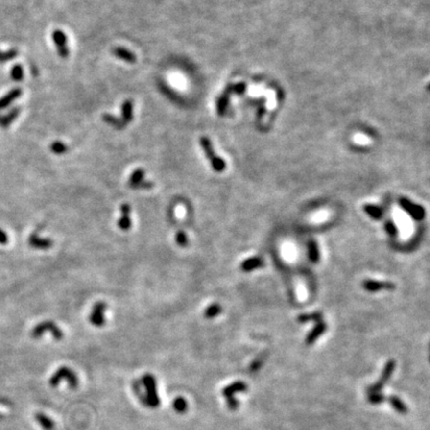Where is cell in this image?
<instances>
[{
	"instance_id": "cell-1",
	"label": "cell",
	"mask_w": 430,
	"mask_h": 430,
	"mask_svg": "<svg viewBox=\"0 0 430 430\" xmlns=\"http://www.w3.org/2000/svg\"><path fill=\"white\" fill-rule=\"evenodd\" d=\"M141 382L145 389L143 405L150 408H158L161 406V398L158 393L156 378L150 374H145Z\"/></svg>"
},
{
	"instance_id": "cell-2",
	"label": "cell",
	"mask_w": 430,
	"mask_h": 430,
	"mask_svg": "<svg viewBox=\"0 0 430 430\" xmlns=\"http://www.w3.org/2000/svg\"><path fill=\"white\" fill-rule=\"evenodd\" d=\"M200 145L204 151L205 157L207 158V160L211 165L212 169L216 172L224 171L226 168V164L224 160L218 157L216 155V152L214 151L211 141L206 137H202L200 138Z\"/></svg>"
},
{
	"instance_id": "cell-3",
	"label": "cell",
	"mask_w": 430,
	"mask_h": 430,
	"mask_svg": "<svg viewBox=\"0 0 430 430\" xmlns=\"http://www.w3.org/2000/svg\"><path fill=\"white\" fill-rule=\"evenodd\" d=\"M67 381L69 386L71 388H76L79 384V379L76 375V373L71 370L70 367L63 365L59 367L58 370L53 374V376L49 380V383L51 386L56 387L59 385V383L62 381Z\"/></svg>"
},
{
	"instance_id": "cell-4",
	"label": "cell",
	"mask_w": 430,
	"mask_h": 430,
	"mask_svg": "<svg viewBox=\"0 0 430 430\" xmlns=\"http://www.w3.org/2000/svg\"><path fill=\"white\" fill-rule=\"evenodd\" d=\"M46 332L51 333L52 336L57 341L62 340L64 337L63 331L58 327L57 324H55L52 321H44L37 324L31 331V336L33 339H40Z\"/></svg>"
},
{
	"instance_id": "cell-5",
	"label": "cell",
	"mask_w": 430,
	"mask_h": 430,
	"mask_svg": "<svg viewBox=\"0 0 430 430\" xmlns=\"http://www.w3.org/2000/svg\"><path fill=\"white\" fill-rule=\"evenodd\" d=\"M247 388H248V386L246 383H245L244 382L238 381V382H235L225 386L222 389V394L226 398L227 406L230 410H236L239 406V402L234 397V394L237 392L246 391Z\"/></svg>"
},
{
	"instance_id": "cell-6",
	"label": "cell",
	"mask_w": 430,
	"mask_h": 430,
	"mask_svg": "<svg viewBox=\"0 0 430 430\" xmlns=\"http://www.w3.org/2000/svg\"><path fill=\"white\" fill-rule=\"evenodd\" d=\"M394 368H395V360H393V359H389V360L385 363V365H384V367H383V371H382V376H381L380 380H379L376 383H374V384H372V385L368 386V387L366 388V391H367L368 393L380 392V391L383 388V386L385 385L386 382L391 378V376H392V374H393V372H394Z\"/></svg>"
},
{
	"instance_id": "cell-7",
	"label": "cell",
	"mask_w": 430,
	"mask_h": 430,
	"mask_svg": "<svg viewBox=\"0 0 430 430\" xmlns=\"http://www.w3.org/2000/svg\"><path fill=\"white\" fill-rule=\"evenodd\" d=\"M107 308H108L107 304L103 301H99L95 303L93 308H92V312L89 316L90 323L97 328H102L103 326H105L107 322L106 321Z\"/></svg>"
},
{
	"instance_id": "cell-8",
	"label": "cell",
	"mask_w": 430,
	"mask_h": 430,
	"mask_svg": "<svg viewBox=\"0 0 430 430\" xmlns=\"http://www.w3.org/2000/svg\"><path fill=\"white\" fill-rule=\"evenodd\" d=\"M128 184L133 190H150L153 188V182L145 179V171L143 168H138L133 171Z\"/></svg>"
},
{
	"instance_id": "cell-9",
	"label": "cell",
	"mask_w": 430,
	"mask_h": 430,
	"mask_svg": "<svg viewBox=\"0 0 430 430\" xmlns=\"http://www.w3.org/2000/svg\"><path fill=\"white\" fill-rule=\"evenodd\" d=\"M52 39L54 41V44L56 45L57 52L61 58H67L69 56V49H68V41L66 34L60 29H56L53 31Z\"/></svg>"
},
{
	"instance_id": "cell-10",
	"label": "cell",
	"mask_w": 430,
	"mask_h": 430,
	"mask_svg": "<svg viewBox=\"0 0 430 430\" xmlns=\"http://www.w3.org/2000/svg\"><path fill=\"white\" fill-rule=\"evenodd\" d=\"M399 204H401L404 210H406L413 219L419 221L425 217V210L421 205L415 204L406 197H402L399 199Z\"/></svg>"
},
{
	"instance_id": "cell-11",
	"label": "cell",
	"mask_w": 430,
	"mask_h": 430,
	"mask_svg": "<svg viewBox=\"0 0 430 430\" xmlns=\"http://www.w3.org/2000/svg\"><path fill=\"white\" fill-rule=\"evenodd\" d=\"M132 207L129 203L120 205V215L118 220V227L122 231H128L132 227Z\"/></svg>"
},
{
	"instance_id": "cell-12",
	"label": "cell",
	"mask_w": 430,
	"mask_h": 430,
	"mask_svg": "<svg viewBox=\"0 0 430 430\" xmlns=\"http://www.w3.org/2000/svg\"><path fill=\"white\" fill-rule=\"evenodd\" d=\"M28 243L30 246L34 249H40V250H48L53 247L54 242L50 238H42L38 234L34 233L31 234L28 239Z\"/></svg>"
},
{
	"instance_id": "cell-13",
	"label": "cell",
	"mask_w": 430,
	"mask_h": 430,
	"mask_svg": "<svg viewBox=\"0 0 430 430\" xmlns=\"http://www.w3.org/2000/svg\"><path fill=\"white\" fill-rule=\"evenodd\" d=\"M362 286L364 290L368 292H378L381 290H394L395 285L391 282H380V281H373V280H366L362 283Z\"/></svg>"
},
{
	"instance_id": "cell-14",
	"label": "cell",
	"mask_w": 430,
	"mask_h": 430,
	"mask_svg": "<svg viewBox=\"0 0 430 430\" xmlns=\"http://www.w3.org/2000/svg\"><path fill=\"white\" fill-rule=\"evenodd\" d=\"M327 330V325L321 321L318 322L317 325L313 328V330L309 333V334L307 335L306 337V344L307 345H313L319 337L326 332Z\"/></svg>"
},
{
	"instance_id": "cell-15",
	"label": "cell",
	"mask_w": 430,
	"mask_h": 430,
	"mask_svg": "<svg viewBox=\"0 0 430 430\" xmlns=\"http://www.w3.org/2000/svg\"><path fill=\"white\" fill-rule=\"evenodd\" d=\"M112 52H113V54L117 58H119V59H120L122 61H125V62L133 64V63H135L136 61H137L136 55L132 51L126 49L125 47H119V46L115 47Z\"/></svg>"
},
{
	"instance_id": "cell-16",
	"label": "cell",
	"mask_w": 430,
	"mask_h": 430,
	"mask_svg": "<svg viewBox=\"0 0 430 430\" xmlns=\"http://www.w3.org/2000/svg\"><path fill=\"white\" fill-rule=\"evenodd\" d=\"M133 102L131 100H127L121 106V121L127 126L133 120Z\"/></svg>"
},
{
	"instance_id": "cell-17",
	"label": "cell",
	"mask_w": 430,
	"mask_h": 430,
	"mask_svg": "<svg viewBox=\"0 0 430 430\" xmlns=\"http://www.w3.org/2000/svg\"><path fill=\"white\" fill-rule=\"evenodd\" d=\"M22 94V91L19 88H15L11 90L7 95H5L3 98L0 99V110H2L6 107H8L14 100L18 99Z\"/></svg>"
},
{
	"instance_id": "cell-18",
	"label": "cell",
	"mask_w": 430,
	"mask_h": 430,
	"mask_svg": "<svg viewBox=\"0 0 430 430\" xmlns=\"http://www.w3.org/2000/svg\"><path fill=\"white\" fill-rule=\"evenodd\" d=\"M387 401H388V403L390 404V406H392V408L395 410V411H397V412H399V413H402V414H406L407 412H408V408H407V406L402 401L401 398H399L398 396H396V395H391V396H389L388 398H386Z\"/></svg>"
},
{
	"instance_id": "cell-19",
	"label": "cell",
	"mask_w": 430,
	"mask_h": 430,
	"mask_svg": "<svg viewBox=\"0 0 430 430\" xmlns=\"http://www.w3.org/2000/svg\"><path fill=\"white\" fill-rule=\"evenodd\" d=\"M262 265H263V262L260 258L252 257V258H249V259H246V260L243 261V263L241 264V269L245 272H250L252 270H255V269L262 267Z\"/></svg>"
},
{
	"instance_id": "cell-20",
	"label": "cell",
	"mask_w": 430,
	"mask_h": 430,
	"mask_svg": "<svg viewBox=\"0 0 430 430\" xmlns=\"http://www.w3.org/2000/svg\"><path fill=\"white\" fill-rule=\"evenodd\" d=\"M35 419L37 420V422L40 424V426L44 430H54V428H55L54 421L49 416H47L45 413L37 412L35 414Z\"/></svg>"
},
{
	"instance_id": "cell-21",
	"label": "cell",
	"mask_w": 430,
	"mask_h": 430,
	"mask_svg": "<svg viewBox=\"0 0 430 430\" xmlns=\"http://www.w3.org/2000/svg\"><path fill=\"white\" fill-rule=\"evenodd\" d=\"M363 210H364L365 213H367L368 215H370V216H371L373 219L379 220V219H381V218L382 217L383 211H382V209L381 207H379V206H377V205H374V204H365V205L363 206Z\"/></svg>"
},
{
	"instance_id": "cell-22",
	"label": "cell",
	"mask_w": 430,
	"mask_h": 430,
	"mask_svg": "<svg viewBox=\"0 0 430 430\" xmlns=\"http://www.w3.org/2000/svg\"><path fill=\"white\" fill-rule=\"evenodd\" d=\"M103 119L106 124L112 126L113 128H115L117 130H122V129H125V127H126V125L121 121L120 119H118L115 116H112L109 114H105L103 116Z\"/></svg>"
},
{
	"instance_id": "cell-23",
	"label": "cell",
	"mask_w": 430,
	"mask_h": 430,
	"mask_svg": "<svg viewBox=\"0 0 430 430\" xmlns=\"http://www.w3.org/2000/svg\"><path fill=\"white\" fill-rule=\"evenodd\" d=\"M308 256L313 263H317L320 260L319 247L315 240H310L308 242Z\"/></svg>"
},
{
	"instance_id": "cell-24",
	"label": "cell",
	"mask_w": 430,
	"mask_h": 430,
	"mask_svg": "<svg viewBox=\"0 0 430 430\" xmlns=\"http://www.w3.org/2000/svg\"><path fill=\"white\" fill-rule=\"evenodd\" d=\"M19 113H20V109L19 108H15L11 112H9L7 115L0 118V126L3 127V128L8 127L11 124V122L18 117Z\"/></svg>"
},
{
	"instance_id": "cell-25",
	"label": "cell",
	"mask_w": 430,
	"mask_h": 430,
	"mask_svg": "<svg viewBox=\"0 0 430 430\" xmlns=\"http://www.w3.org/2000/svg\"><path fill=\"white\" fill-rule=\"evenodd\" d=\"M172 407L176 412L184 413L188 410L189 405H188V402L186 401V398L182 397V396H177L173 399Z\"/></svg>"
},
{
	"instance_id": "cell-26",
	"label": "cell",
	"mask_w": 430,
	"mask_h": 430,
	"mask_svg": "<svg viewBox=\"0 0 430 430\" xmlns=\"http://www.w3.org/2000/svg\"><path fill=\"white\" fill-rule=\"evenodd\" d=\"M221 312H222L221 306L219 304H217V303H214V304L208 306L207 308L205 309L204 317L206 319H212V318L217 317Z\"/></svg>"
},
{
	"instance_id": "cell-27",
	"label": "cell",
	"mask_w": 430,
	"mask_h": 430,
	"mask_svg": "<svg viewBox=\"0 0 430 430\" xmlns=\"http://www.w3.org/2000/svg\"><path fill=\"white\" fill-rule=\"evenodd\" d=\"M322 319H323V315L321 313H319V312H316V313H311V314L300 315L298 317V322L299 323H306V322L312 321V322H317L318 323V322L323 321Z\"/></svg>"
},
{
	"instance_id": "cell-28",
	"label": "cell",
	"mask_w": 430,
	"mask_h": 430,
	"mask_svg": "<svg viewBox=\"0 0 430 430\" xmlns=\"http://www.w3.org/2000/svg\"><path fill=\"white\" fill-rule=\"evenodd\" d=\"M50 148H51L52 152L55 153V155H64V153H66L68 151V146L64 143L60 142V141L53 142Z\"/></svg>"
},
{
	"instance_id": "cell-29",
	"label": "cell",
	"mask_w": 430,
	"mask_h": 430,
	"mask_svg": "<svg viewBox=\"0 0 430 430\" xmlns=\"http://www.w3.org/2000/svg\"><path fill=\"white\" fill-rule=\"evenodd\" d=\"M175 243L179 247H187L189 245V237L183 230H178L175 233Z\"/></svg>"
},
{
	"instance_id": "cell-30",
	"label": "cell",
	"mask_w": 430,
	"mask_h": 430,
	"mask_svg": "<svg viewBox=\"0 0 430 430\" xmlns=\"http://www.w3.org/2000/svg\"><path fill=\"white\" fill-rule=\"evenodd\" d=\"M367 401L372 405H380L386 401V397L382 393L375 392V393H370V395L367 397Z\"/></svg>"
},
{
	"instance_id": "cell-31",
	"label": "cell",
	"mask_w": 430,
	"mask_h": 430,
	"mask_svg": "<svg viewBox=\"0 0 430 430\" xmlns=\"http://www.w3.org/2000/svg\"><path fill=\"white\" fill-rule=\"evenodd\" d=\"M18 51L16 49H11L7 52H1L0 51V62H6V61L12 60L15 57H17Z\"/></svg>"
},
{
	"instance_id": "cell-32",
	"label": "cell",
	"mask_w": 430,
	"mask_h": 430,
	"mask_svg": "<svg viewBox=\"0 0 430 430\" xmlns=\"http://www.w3.org/2000/svg\"><path fill=\"white\" fill-rule=\"evenodd\" d=\"M24 77V72H23V68L21 65H15L12 70H11V78L13 79V81H21Z\"/></svg>"
},
{
	"instance_id": "cell-33",
	"label": "cell",
	"mask_w": 430,
	"mask_h": 430,
	"mask_svg": "<svg viewBox=\"0 0 430 430\" xmlns=\"http://www.w3.org/2000/svg\"><path fill=\"white\" fill-rule=\"evenodd\" d=\"M384 228H385V231L387 232V234L390 236H395L397 234V228H396L395 224L393 223V221H391V220L385 221Z\"/></svg>"
},
{
	"instance_id": "cell-34",
	"label": "cell",
	"mask_w": 430,
	"mask_h": 430,
	"mask_svg": "<svg viewBox=\"0 0 430 430\" xmlns=\"http://www.w3.org/2000/svg\"><path fill=\"white\" fill-rule=\"evenodd\" d=\"M7 243H8V236L1 228H0V244H7Z\"/></svg>"
}]
</instances>
